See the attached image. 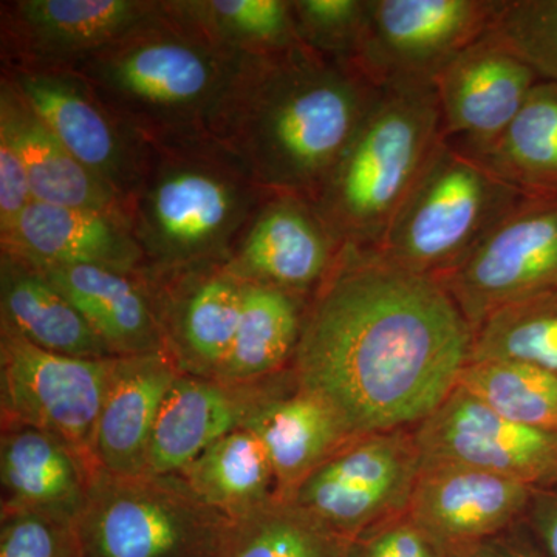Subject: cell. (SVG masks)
I'll return each mask as SVG.
<instances>
[{"label": "cell", "instance_id": "1", "mask_svg": "<svg viewBox=\"0 0 557 557\" xmlns=\"http://www.w3.org/2000/svg\"><path fill=\"white\" fill-rule=\"evenodd\" d=\"M472 341L438 278L344 245L310 296L292 370L354 437L412 429L456 388Z\"/></svg>", "mask_w": 557, "mask_h": 557}, {"label": "cell", "instance_id": "2", "mask_svg": "<svg viewBox=\"0 0 557 557\" xmlns=\"http://www.w3.org/2000/svg\"><path fill=\"white\" fill-rule=\"evenodd\" d=\"M379 94L358 67L298 46L249 57L211 137L260 188L314 199Z\"/></svg>", "mask_w": 557, "mask_h": 557}, {"label": "cell", "instance_id": "3", "mask_svg": "<svg viewBox=\"0 0 557 557\" xmlns=\"http://www.w3.org/2000/svg\"><path fill=\"white\" fill-rule=\"evenodd\" d=\"M270 194L211 137L150 143L127 205L145 277L160 281L225 263Z\"/></svg>", "mask_w": 557, "mask_h": 557}, {"label": "cell", "instance_id": "4", "mask_svg": "<svg viewBox=\"0 0 557 557\" xmlns=\"http://www.w3.org/2000/svg\"><path fill=\"white\" fill-rule=\"evenodd\" d=\"M252 54L220 49L161 2L134 30L72 72L150 143L209 137Z\"/></svg>", "mask_w": 557, "mask_h": 557}, {"label": "cell", "instance_id": "5", "mask_svg": "<svg viewBox=\"0 0 557 557\" xmlns=\"http://www.w3.org/2000/svg\"><path fill=\"white\" fill-rule=\"evenodd\" d=\"M442 137L434 83L379 86L346 152L311 200L339 247H379Z\"/></svg>", "mask_w": 557, "mask_h": 557}, {"label": "cell", "instance_id": "6", "mask_svg": "<svg viewBox=\"0 0 557 557\" xmlns=\"http://www.w3.org/2000/svg\"><path fill=\"white\" fill-rule=\"evenodd\" d=\"M527 197L442 137L375 251L440 278Z\"/></svg>", "mask_w": 557, "mask_h": 557}, {"label": "cell", "instance_id": "7", "mask_svg": "<svg viewBox=\"0 0 557 557\" xmlns=\"http://www.w3.org/2000/svg\"><path fill=\"white\" fill-rule=\"evenodd\" d=\"M230 522L180 474L98 468L76 533L83 557H218Z\"/></svg>", "mask_w": 557, "mask_h": 557}, {"label": "cell", "instance_id": "8", "mask_svg": "<svg viewBox=\"0 0 557 557\" xmlns=\"http://www.w3.org/2000/svg\"><path fill=\"white\" fill-rule=\"evenodd\" d=\"M420 472L412 429L370 432L330 456L288 500L348 541L408 511Z\"/></svg>", "mask_w": 557, "mask_h": 557}, {"label": "cell", "instance_id": "9", "mask_svg": "<svg viewBox=\"0 0 557 557\" xmlns=\"http://www.w3.org/2000/svg\"><path fill=\"white\" fill-rule=\"evenodd\" d=\"M115 361L51 354L0 329L2 423L49 432L95 465V429Z\"/></svg>", "mask_w": 557, "mask_h": 557}, {"label": "cell", "instance_id": "10", "mask_svg": "<svg viewBox=\"0 0 557 557\" xmlns=\"http://www.w3.org/2000/svg\"><path fill=\"white\" fill-rule=\"evenodd\" d=\"M472 329L494 311L557 289V194L528 196L438 278Z\"/></svg>", "mask_w": 557, "mask_h": 557}, {"label": "cell", "instance_id": "11", "mask_svg": "<svg viewBox=\"0 0 557 557\" xmlns=\"http://www.w3.org/2000/svg\"><path fill=\"white\" fill-rule=\"evenodd\" d=\"M502 0H369L355 67L376 86L431 81L493 27Z\"/></svg>", "mask_w": 557, "mask_h": 557}, {"label": "cell", "instance_id": "12", "mask_svg": "<svg viewBox=\"0 0 557 557\" xmlns=\"http://www.w3.org/2000/svg\"><path fill=\"white\" fill-rule=\"evenodd\" d=\"M2 78L127 208L145 174L150 141L127 126L72 70L3 69Z\"/></svg>", "mask_w": 557, "mask_h": 557}, {"label": "cell", "instance_id": "13", "mask_svg": "<svg viewBox=\"0 0 557 557\" xmlns=\"http://www.w3.org/2000/svg\"><path fill=\"white\" fill-rule=\"evenodd\" d=\"M412 431L421 465H457L533 487L557 486V432L508 420L460 386Z\"/></svg>", "mask_w": 557, "mask_h": 557}, {"label": "cell", "instance_id": "14", "mask_svg": "<svg viewBox=\"0 0 557 557\" xmlns=\"http://www.w3.org/2000/svg\"><path fill=\"white\" fill-rule=\"evenodd\" d=\"M152 0L2 2L3 69L73 70L156 13Z\"/></svg>", "mask_w": 557, "mask_h": 557}, {"label": "cell", "instance_id": "15", "mask_svg": "<svg viewBox=\"0 0 557 557\" xmlns=\"http://www.w3.org/2000/svg\"><path fill=\"white\" fill-rule=\"evenodd\" d=\"M539 81L533 69L487 32L435 76L443 139L458 152L482 159Z\"/></svg>", "mask_w": 557, "mask_h": 557}, {"label": "cell", "instance_id": "16", "mask_svg": "<svg viewBox=\"0 0 557 557\" xmlns=\"http://www.w3.org/2000/svg\"><path fill=\"white\" fill-rule=\"evenodd\" d=\"M339 249L309 199L271 193L223 265L242 282L310 298Z\"/></svg>", "mask_w": 557, "mask_h": 557}, {"label": "cell", "instance_id": "17", "mask_svg": "<svg viewBox=\"0 0 557 557\" xmlns=\"http://www.w3.org/2000/svg\"><path fill=\"white\" fill-rule=\"evenodd\" d=\"M536 487L457 465H421L408 515L448 556L525 518Z\"/></svg>", "mask_w": 557, "mask_h": 557}, {"label": "cell", "instance_id": "18", "mask_svg": "<svg viewBox=\"0 0 557 557\" xmlns=\"http://www.w3.org/2000/svg\"><path fill=\"white\" fill-rule=\"evenodd\" d=\"M148 282L180 372L218 379L239 325L244 282L223 263Z\"/></svg>", "mask_w": 557, "mask_h": 557}, {"label": "cell", "instance_id": "19", "mask_svg": "<svg viewBox=\"0 0 557 557\" xmlns=\"http://www.w3.org/2000/svg\"><path fill=\"white\" fill-rule=\"evenodd\" d=\"M2 252L38 270L95 265L145 276L129 223L91 209L33 200L2 240Z\"/></svg>", "mask_w": 557, "mask_h": 557}, {"label": "cell", "instance_id": "20", "mask_svg": "<svg viewBox=\"0 0 557 557\" xmlns=\"http://www.w3.org/2000/svg\"><path fill=\"white\" fill-rule=\"evenodd\" d=\"M244 428L265 448L278 496L285 500L314 469L355 438L324 398L299 386L292 368L273 376Z\"/></svg>", "mask_w": 557, "mask_h": 557}, {"label": "cell", "instance_id": "21", "mask_svg": "<svg viewBox=\"0 0 557 557\" xmlns=\"http://www.w3.org/2000/svg\"><path fill=\"white\" fill-rule=\"evenodd\" d=\"M271 380L236 384L180 373L150 435L145 474H180L209 446L244 428Z\"/></svg>", "mask_w": 557, "mask_h": 557}, {"label": "cell", "instance_id": "22", "mask_svg": "<svg viewBox=\"0 0 557 557\" xmlns=\"http://www.w3.org/2000/svg\"><path fill=\"white\" fill-rule=\"evenodd\" d=\"M97 467L61 438L20 423H2L0 512L32 511L76 523Z\"/></svg>", "mask_w": 557, "mask_h": 557}, {"label": "cell", "instance_id": "23", "mask_svg": "<svg viewBox=\"0 0 557 557\" xmlns=\"http://www.w3.org/2000/svg\"><path fill=\"white\" fill-rule=\"evenodd\" d=\"M180 373L170 354L116 357L95 429L97 468L116 475L145 474L150 435Z\"/></svg>", "mask_w": 557, "mask_h": 557}, {"label": "cell", "instance_id": "24", "mask_svg": "<svg viewBox=\"0 0 557 557\" xmlns=\"http://www.w3.org/2000/svg\"><path fill=\"white\" fill-rule=\"evenodd\" d=\"M40 271L86 319L112 357L170 354L145 276L95 265Z\"/></svg>", "mask_w": 557, "mask_h": 557}, {"label": "cell", "instance_id": "25", "mask_svg": "<svg viewBox=\"0 0 557 557\" xmlns=\"http://www.w3.org/2000/svg\"><path fill=\"white\" fill-rule=\"evenodd\" d=\"M0 135L20 152L33 200L91 209L129 223L123 200L65 149L5 78L0 83Z\"/></svg>", "mask_w": 557, "mask_h": 557}, {"label": "cell", "instance_id": "26", "mask_svg": "<svg viewBox=\"0 0 557 557\" xmlns=\"http://www.w3.org/2000/svg\"><path fill=\"white\" fill-rule=\"evenodd\" d=\"M0 324L33 346L75 358H112L109 348L42 271L0 256Z\"/></svg>", "mask_w": 557, "mask_h": 557}, {"label": "cell", "instance_id": "27", "mask_svg": "<svg viewBox=\"0 0 557 557\" xmlns=\"http://www.w3.org/2000/svg\"><path fill=\"white\" fill-rule=\"evenodd\" d=\"M309 299L270 285L244 282L239 325L215 380L258 383L292 368Z\"/></svg>", "mask_w": 557, "mask_h": 557}, {"label": "cell", "instance_id": "28", "mask_svg": "<svg viewBox=\"0 0 557 557\" xmlns=\"http://www.w3.org/2000/svg\"><path fill=\"white\" fill-rule=\"evenodd\" d=\"M161 7L220 49L270 57L302 46L287 0H170Z\"/></svg>", "mask_w": 557, "mask_h": 557}, {"label": "cell", "instance_id": "29", "mask_svg": "<svg viewBox=\"0 0 557 557\" xmlns=\"http://www.w3.org/2000/svg\"><path fill=\"white\" fill-rule=\"evenodd\" d=\"M180 475L201 500L230 520L281 498L265 448L245 428L209 446Z\"/></svg>", "mask_w": 557, "mask_h": 557}, {"label": "cell", "instance_id": "30", "mask_svg": "<svg viewBox=\"0 0 557 557\" xmlns=\"http://www.w3.org/2000/svg\"><path fill=\"white\" fill-rule=\"evenodd\" d=\"M478 161L525 196L557 194V84L539 81L494 148Z\"/></svg>", "mask_w": 557, "mask_h": 557}, {"label": "cell", "instance_id": "31", "mask_svg": "<svg viewBox=\"0 0 557 557\" xmlns=\"http://www.w3.org/2000/svg\"><path fill=\"white\" fill-rule=\"evenodd\" d=\"M347 539L295 502L277 498L231 520L218 557H347Z\"/></svg>", "mask_w": 557, "mask_h": 557}, {"label": "cell", "instance_id": "32", "mask_svg": "<svg viewBox=\"0 0 557 557\" xmlns=\"http://www.w3.org/2000/svg\"><path fill=\"white\" fill-rule=\"evenodd\" d=\"M518 361L557 375V289L494 311L474 329L469 362Z\"/></svg>", "mask_w": 557, "mask_h": 557}, {"label": "cell", "instance_id": "33", "mask_svg": "<svg viewBox=\"0 0 557 557\" xmlns=\"http://www.w3.org/2000/svg\"><path fill=\"white\" fill-rule=\"evenodd\" d=\"M457 386L525 426L557 432V375L518 361L468 362Z\"/></svg>", "mask_w": 557, "mask_h": 557}, {"label": "cell", "instance_id": "34", "mask_svg": "<svg viewBox=\"0 0 557 557\" xmlns=\"http://www.w3.org/2000/svg\"><path fill=\"white\" fill-rule=\"evenodd\" d=\"M491 32L541 81L557 84V0H504Z\"/></svg>", "mask_w": 557, "mask_h": 557}, {"label": "cell", "instance_id": "35", "mask_svg": "<svg viewBox=\"0 0 557 557\" xmlns=\"http://www.w3.org/2000/svg\"><path fill=\"white\" fill-rule=\"evenodd\" d=\"M369 0H293L300 42L330 60L355 65Z\"/></svg>", "mask_w": 557, "mask_h": 557}, {"label": "cell", "instance_id": "36", "mask_svg": "<svg viewBox=\"0 0 557 557\" xmlns=\"http://www.w3.org/2000/svg\"><path fill=\"white\" fill-rule=\"evenodd\" d=\"M0 557H83L76 523L39 512H0Z\"/></svg>", "mask_w": 557, "mask_h": 557}, {"label": "cell", "instance_id": "37", "mask_svg": "<svg viewBox=\"0 0 557 557\" xmlns=\"http://www.w3.org/2000/svg\"><path fill=\"white\" fill-rule=\"evenodd\" d=\"M347 557H449L408 511L369 527L347 541Z\"/></svg>", "mask_w": 557, "mask_h": 557}, {"label": "cell", "instance_id": "38", "mask_svg": "<svg viewBox=\"0 0 557 557\" xmlns=\"http://www.w3.org/2000/svg\"><path fill=\"white\" fill-rule=\"evenodd\" d=\"M32 201L30 178L24 161L9 139L0 135V242L13 233Z\"/></svg>", "mask_w": 557, "mask_h": 557}, {"label": "cell", "instance_id": "39", "mask_svg": "<svg viewBox=\"0 0 557 557\" xmlns=\"http://www.w3.org/2000/svg\"><path fill=\"white\" fill-rule=\"evenodd\" d=\"M525 519L548 555L557 557V486L534 490Z\"/></svg>", "mask_w": 557, "mask_h": 557}, {"label": "cell", "instance_id": "40", "mask_svg": "<svg viewBox=\"0 0 557 557\" xmlns=\"http://www.w3.org/2000/svg\"><path fill=\"white\" fill-rule=\"evenodd\" d=\"M515 528L480 541L478 544L469 545L467 548L458 549L449 557H539L523 542H520L515 534Z\"/></svg>", "mask_w": 557, "mask_h": 557}]
</instances>
